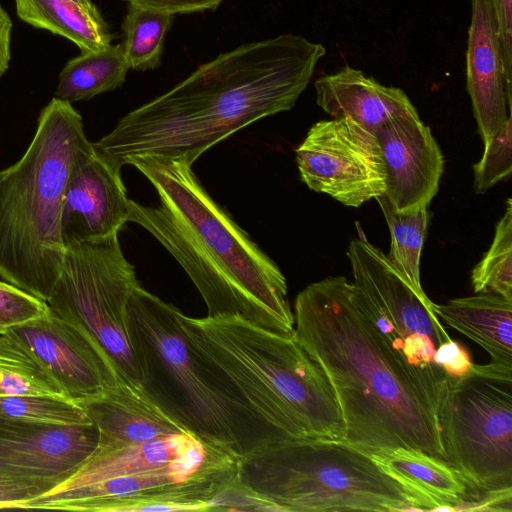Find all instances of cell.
<instances>
[{"label": "cell", "instance_id": "7c38bea8", "mask_svg": "<svg viewBox=\"0 0 512 512\" xmlns=\"http://www.w3.org/2000/svg\"><path fill=\"white\" fill-rule=\"evenodd\" d=\"M347 256L355 299L392 347L403 354L404 339L414 333L429 336L436 349L451 339L424 290L416 289L363 235L350 241Z\"/></svg>", "mask_w": 512, "mask_h": 512}, {"label": "cell", "instance_id": "3957f363", "mask_svg": "<svg viewBox=\"0 0 512 512\" xmlns=\"http://www.w3.org/2000/svg\"><path fill=\"white\" fill-rule=\"evenodd\" d=\"M128 165L155 188L159 203L130 201L129 222L147 230L180 264L207 317L239 318L293 336L287 282L277 264L208 194L181 158L137 157Z\"/></svg>", "mask_w": 512, "mask_h": 512}, {"label": "cell", "instance_id": "484cf974", "mask_svg": "<svg viewBox=\"0 0 512 512\" xmlns=\"http://www.w3.org/2000/svg\"><path fill=\"white\" fill-rule=\"evenodd\" d=\"M375 199L390 232L388 259L416 289L423 290L420 282V257L429 220L427 207L399 213L393 209L385 194Z\"/></svg>", "mask_w": 512, "mask_h": 512}, {"label": "cell", "instance_id": "5b68a950", "mask_svg": "<svg viewBox=\"0 0 512 512\" xmlns=\"http://www.w3.org/2000/svg\"><path fill=\"white\" fill-rule=\"evenodd\" d=\"M90 144L81 115L54 97L40 112L26 152L0 171V276L45 302L66 252L60 227L66 182Z\"/></svg>", "mask_w": 512, "mask_h": 512}, {"label": "cell", "instance_id": "cb8c5ba5", "mask_svg": "<svg viewBox=\"0 0 512 512\" xmlns=\"http://www.w3.org/2000/svg\"><path fill=\"white\" fill-rule=\"evenodd\" d=\"M128 69L120 44L81 52L61 70L55 97L71 103L113 91L123 85Z\"/></svg>", "mask_w": 512, "mask_h": 512}, {"label": "cell", "instance_id": "1f68e13d", "mask_svg": "<svg viewBox=\"0 0 512 512\" xmlns=\"http://www.w3.org/2000/svg\"><path fill=\"white\" fill-rule=\"evenodd\" d=\"M58 483L0 473V508H25L27 502L57 487Z\"/></svg>", "mask_w": 512, "mask_h": 512}, {"label": "cell", "instance_id": "5bb4252c", "mask_svg": "<svg viewBox=\"0 0 512 512\" xmlns=\"http://www.w3.org/2000/svg\"><path fill=\"white\" fill-rule=\"evenodd\" d=\"M130 201L121 169L91 142L76 156L63 194L60 227L65 249L119 233L129 222Z\"/></svg>", "mask_w": 512, "mask_h": 512}, {"label": "cell", "instance_id": "9c48e42d", "mask_svg": "<svg viewBox=\"0 0 512 512\" xmlns=\"http://www.w3.org/2000/svg\"><path fill=\"white\" fill-rule=\"evenodd\" d=\"M441 426L447 464L474 503L512 489V365L473 364L464 376L450 377Z\"/></svg>", "mask_w": 512, "mask_h": 512}, {"label": "cell", "instance_id": "ffe728a7", "mask_svg": "<svg viewBox=\"0 0 512 512\" xmlns=\"http://www.w3.org/2000/svg\"><path fill=\"white\" fill-rule=\"evenodd\" d=\"M370 455L416 498L421 511L469 510L476 501L462 478L442 460L405 448Z\"/></svg>", "mask_w": 512, "mask_h": 512}, {"label": "cell", "instance_id": "4dcf8cb0", "mask_svg": "<svg viewBox=\"0 0 512 512\" xmlns=\"http://www.w3.org/2000/svg\"><path fill=\"white\" fill-rule=\"evenodd\" d=\"M48 309L45 301L11 283L0 281V334L44 315Z\"/></svg>", "mask_w": 512, "mask_h": 512}, {"label": "cell", "instance_id": "6da1fadb", "mask_svg": "<svg viewBox=\"0 0 512 512\" xmlns=\"http://www.w3.org/2000/svg\"><path fill=\"white\" fill-rule=\"evenodd\" d=\"M293 316V338L333 390L345 441L369 454L405 448L447 463L441 414L450 377L439 365H414L393 348L344 276L306 286Z\"/></svg>", "mask_w": 512, "mask_h": 512}, {"label": "cell", "instance_id": "2e32d148", "mask_svg": "<svg viewBox=\"0 0 512 512\" xmlns=\"http://www.w3.org/2000/svg\"><path fill=\"white\" fill-rule=\"evenodd\" d=\"M386 170L385 195L396 212L427 207L436 195L444 158L417 110L402 114L376 133Z\"/></svg>", "mask_w": 512, "mask_h": 512}, {"label": "cell", "instance_id": "8992f818", "mask_svg": "<svg viewBox=\"0 0 512 512\" xmlns=\"http://www.w3.org/2000/svg\"><path fill=\"white\" fill-rule=\"evenodd\" d=\"M236 482L266 511H421L369 453L344 439L272 444L237 459Z\"/></svg>", "mask_w": 512, "mask_h": 512}, {"label": "cell", "instance_id": "83f0119b", "mask_svg": "<svg viewBox=\"0 0 512 512\" xmlns=\"http://www.w3.org/2000/svg\"><path fill=\"white\" fill-rule=\"evenodd\" d=\"M475 293L497 294L512 299V201L506 200L493 241L471 274Z\"/></svg>", "mask_w": 512, "mask_h": 512}, {"label": "cell", "instance_id": "d6986e66", "mask_svg": "<svg viewBox=\"0 0 512 512\" xmlns=\"http://www.w3.org/2000/svg\"><path fill=\"white\" fill-rule=\"evenodd\" d=\"M314 86L318 106L332 118L351 119L374 133L416 109L403 90L384 86L350 66L318 78Z\"/></svg>", "mask_w": 512, "mask_h": 512}, {"label": "cell", "instance_id": "52a82bcc", "mask_svg": "<svg viewBox=\"0 0 512 512\" xmlns=\"http://www.w3.org/2000/svg\"><path fill=\"white\" fill-rule=\"evenodd\" d=\"M185 331L215 360L285 416L305 438L344 439V424L323 371L293 336L233 317L191 318Z\"/></svg>", "mask_w": 512, "mask_h": 512}, {"label": "cell", "instance_id": "7a4b0ae2", "mask_svg": "<svg viewBox=\"0 0 512 512\" xmlns=\"http://www.w3.org/2000/svg\"><path fill=\"white\" fill-rule=\"evenodd\" d=\"M325 53L291 33L238 46L124 115L93 147L120 169L144 156L192 165L240 129L290 110Z\"/></svg>", "mask_w": 512, "mask_h": 512}, {"label": "cell", "instance_id": "d590c367", "mask_svg": "<svg viewBox=\"0 0 512 512\" xmlns=\"http://www.w3.org/2000/svg\"><path fill=\"white\" fill-rule=\"evenodd\" d=\"M11 31L12 21L0 4V76L3 75L9 67L11 58Z\"/></svg>", "mask_w": 512, "mask_h": 512}, {"label": "cell", "instance_id": "d4e9b609", "mask_svg": "<svg viewBox=\"0 0 512 512\" xmlns=\"http://www.w3.org/2000/svg\"><path fill=\"white\" fill-rule=\"evenodd\" d=\"M174 16L129 4L120 44L129 69L145 71L159 66Z\"/></svg>", "mask_w": 512, "mask_h": 512}, {"label": "cell", "instance_id": "e575fe53", "mask_svg": "<svg viewBox=\"0 0 512 512\" xmlns=\"http://www.w3.org/2000/svg\"><path fill=\"white\" fill-rule=\"evenodd\" d=\"M129 4L172 15L216 9L223 0H126Z\"/></svg>", "mask_w": 512, "mask_h": 512}, {"label": "cell", "instance_id": "ac0fdd59", "mask_svg": "<svg viewBox=\"0 0 512 512\" xmlns=\"http://www.w3.org/2000/svg\"><path fill=\"white\" fill-rule=\"evenodd\" d=\"M79 405L99 430L96 449H115L186 432L152 403L140 387L123 382Z\"/></svg>", "mask_w": 512, "mask_h": 512}, {"label": "cell", "instance_id": "836d02e7", "mask_svg": "<svg viewBox=\"0 0 512 512\" xmlns=\"http://www.w3.org/2000/svg\"><path fill=\"white\" fill-rule=\"evenodd\" d=\"M498 24L505 74L512 84V0H492Z\"/></svg>", "mask_w": 512, "mask_h": 512}, {"label": "cell", "instance_id": "4316f807", "mask_svg": "<svg viewBox=\"0 0 512 512\" xmlns=\"http://www.w3.org/2000/svg\"><path fill=\"white\" fill-rule=\"evenodd\" d=\"M48 395L68 399L38 360L9 334H0V396Z\"/></svg>", "mask_w": 512, "mask_h": 512}, {"label": "cell", "instance_id": "603a6c76", "mask_svg": "<svg viewBox=\"0 0 512 512\" xmlns=\"http://www.w3.org/2000/svg\"><path fill=\"white\" fill-rule=\"evenodd\" d=\"M24 22L75 43L81 52L111 45L112 36L91 0H15Z\"/></svg>", "mask_w": 512, "mask_h": 512}, {"label": "cell", "instance_id": "277c9868", "mask_svg": "<svg viewBox=\"0 0 512 512\" xmlns=\"http://www.w3.org/2000/svg\"><path fill=\"white\" fill-rule=\"evenodd\" d=\"M182 314L141 283L130 296L129 335L148 399L184 431L236 459L302 438L185 331Z\"/></svg>", "mask_w": 512, "mask_h": 512}, {"label": "cell", "instance_id": "8fae6325", "mask_svg": "<svg viewBox=\"0 0 512 512\" xmlns=\"http://www.w3.org/2000/svg\"><path fill=\"white\" fill-rule=\"evenodd\" d=\"M309 189L359 207L385 193L386 170L377 135L348 118L322 120L296 149Z\"/></svg>", "mask_w": 512, "mask_h": 512}, {"label": "cell", "instance_id": "d6a6232c", "mask_svg": "<svg viewBox=\"0 0 512 512\" xmlns=\"http://www.w3.org/2000/svg\"><path fill=\"white\" fill-rule=\"evenodd\" d=\"M433 362L439 365L451 378L464 376L473 365L468 350L452 339L443 342L436 349Z\"/></svg>", "mask_w": 512, "mask_h": 512}, {"label": "cell", "instance_id": "7402d4cb", "mask_svg": "<svg viewBox=\"0 0 512 512\" xmlns=\"http://www.w3.org/2000/svg\"><path fill=\"white\" fill-rule=\"evenodd\" d=\"M437 317L464 334L491 357V362L512 365V299L491 294L433 303Z\"/></svg>", "mask_w": 512, "mask_h": 512}, {"label": "cell", "instance_id": "f546056e", "mask_svg": "<svg viewBox=\"0 0 512 512\" xmlns=\"http://www.w3.org/2000/svg\"><path fill=\"white\" fill-rule=\"evenodd\" d=\"M512 171V119L486 144L481 159L473 165L474 190L485 193Z\"/></svg>", "mask_w": 512, "mask_h": 512}, {"label": "cell", "instance_id": "30bf717a", "mask_svg": "<svg viewBox=\"0 0 512 512\" xmlns=\"http://www.w3.org/2000/svg\"><path fill=\"white\" fill-rule=\"evenodd\" d=\"M237 459L209 448L204 453L147 471L69 490H51L27 502L29 509L101 512L212 510L236 482Z\"/></svg>", "mask_w": 512, "mask_h": 512}, {"label": "cell", "instance_id": "44dd1931", "mask_svg": "<svg viewBox=\"0 0 512 512\" xmlns=\"http://www.w3.org/2000/svg\"><path fill=\"white\" fill-rule=\"evenodd\" d=\"M212 448L183 432L109 450L96 449L72 476L52 490H69L110 478L157 469Z\"/></svg>", "mask_w": 512, "mask_h": 512}, {"label": "cell", "instance_id": "e0dca14e", "mask_svg": "<svg viewBox=\"0 0 512 512\" xmlns=\"http://www.w3.org/2000/svg\"><path fill=\"white\" fill-rule=\"evenodd\" d=\"M466 54L467 91L478 131L489 142L511 117L512 84L506 78L492 0H471Z\"/></svg>", "mask_w": 512, "mask_h": 512}, {"label": "cell", "instance_id": "4fadbf2b", "mask_svg": "<svg viewBox=\"0 0 512 512\" xmlns=\"http://www.w3.org/2000/svg\"><path fill=\"white\" fill-rule=\"evenodd\" d=\"M7 334L33 355L65 396L77 404L120 382L98 345L50 309Z\"/></svg>", "mask_w": 512, "mask_h": 512}, {"label": "cell", "instance_id": "9a60e30c", "mask_svg": "<svg viewBox=\"0 0 512 512\" xmlns=\"http://www.w3.org/2000/svg\"><path fill=\"white\" fill-rule=\"evenodd\" d=\"M98 442L93 421L52 425L0 418V473L59 485L89 459Z\"/></svg>", "mask_w": 512, "mask_h": 512}, {"label": "cell", "instance_id": "ba28073f", "mask_svg": "<svg viewBox=\"0 0 512 512\" xmlns=\"http://www.w3.org/2000/svg\"><path fill=\"white\" fill-rule=\"evenodd\" d=\"M118 234L67 248L46 303L98 345L120 382L141 388L127 319L130 296L140 282L122 251Z\"/></svg>", "mask_w": 512, "mask_h": 512}, {"label": "cell", "instance_id": "f1b7e54d", "mask_svg": "<svg viewBox=\"0 0 512 512\" xmlns=\"http://www.w3.org/2000/svg\"><path fill=\"white\" fill-rule=\"evenodd\" d=\"M0 418L52 425L92 422L81 405L48 395L0 396Z\"/></svg>", "mask_w": 512, "mask_h": 512}]
</instances>
